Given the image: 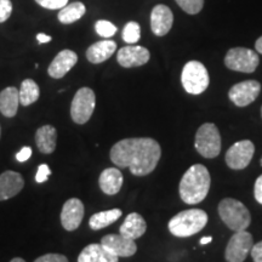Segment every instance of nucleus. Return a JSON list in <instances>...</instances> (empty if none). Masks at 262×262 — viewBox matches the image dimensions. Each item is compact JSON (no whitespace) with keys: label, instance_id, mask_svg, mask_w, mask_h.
Listing matches in <instances>:
<instances>
[{"label":"nucleus","instance_id":"obj_1","mask_svg":"<svg viewBox=\"0 0 262 262\" xmlns=\"http://www.w3.org/2000/svg\"><path fill=\"white\" fill-rule=\"evenodd\" d=\"M110 156L118 168H129L133 175L146 176L158 165L162 148L149 137L124 139L112 147Z\"/></svg>","mask_w":262,"mask_h":262},{"label":"nucleus","instance_id":"obj_2","mask_svg":"<svg viewBox=\"0 0 262 262\" xmlns=\"http://www.w3.org/2000/svg\"><path fill=\"white\" fill-rule=\"evenodd\" d=\"M211 185L209 170L202 164H194L183 173L180 182V196L186 204L194 205L204 201Z\"/></svg>","mask_w":262,"mask_h":262},{"label":"nucleus","instance_id":"obj_3","mask_svg":"<svg viewBox=\"0 0 262 262\" xmlns=\"http://www.w3.org/2000/svg\"><path fill=\"white\" fill-rule=\"evenodd\" d=\"M208 224V214L202 209H188L175 215L169 221L170 233L179 238H187L202 231Z\"/></svg>","mask_w":262,"mask_h":262},{"label":"nucleus","instance_id":"obj_4","mask_svg":"<svg viewBox=\"0 0 262 262\" xmlns=\"http://www.w3.org/2000/svg\"><path fill=\"white\" fill-rule=\"evenodd\" d=\"M219 215L224 224L233 232L245 231L251 224L250 211L243 203L233 198L222 199L219 204Z\"/></svg>","mask_w":262,"mask_h":262},{"label":"nucleus","instance_id":"obj_5","mask_svg":"<svg viewBox=\"0 0 262 262\" xmlns=\"http://www.w3.org/2000/svg\"><path fill=\"white\" fill-rule=\"evenodd\" d=\"M194 147L196 152L206 159L216 158L221 152V135L217 126L205 123L195 134Z\"/></svg>","mask_w":262,"mask_h":262},{"label":"nucleus","instance_id":"obj_6","mask_svg":"<svg viewBox=\"0 0 262 262\" xmlns=\"http://www.w3.org/2000/svg\"><path fill=\"white\" fill-rule=\"evenodd\" d=\"M183 89L191 95H201L208 89L210 78L205 66L199 61H189L185 64L181 74Z\"/></svg>","mask_w":262,"mask_h":262},{"label":"nucleus","instance_id":"obj_7","mask_svg":"<svg viewBox=\"0 0 262 262\" xmlns=\"http://www.w3.org/2000/svg\"><path fill=\"white\" fill-rule=\"evenodd\" d=\"M260 63L256 52L247 48H233L228 50L225 57V64L229 70L243 73H253Z\"/></svg>","mask_w":262,"mask_h":262},{"label":"nucleus","instance_id":"obj_8","mask_svg":"<svg viewBox=\"0 0 262 262\" xmlns=\"http://www.w3.org/2000/svg\"><path fill=\"white\" fill-rule=\"evenodd\" d=\"M96 96L90 88H81L74 95L71 106V116L73 122L77 124H85L89 122L93 116Z\"/></svg>","mask_w":262,"mask_h":262},{"label":"nucleus","instance_id":"obj_9","mask_svg":"<svg viewBox=\"0 0 262 262\" xmlns=\"http://www.w3.org/2000/svg\"><path fill=\"white\" fill-rule=\"evenodd\" d=\"M254 245L253 234L245 231L234 232L229 239L225 250V258L227 262H244L250 254Z\"/></svg>","mask_w":262,"mask_h":262},{"label":"nucleus","instance_id":"obj_10","mask_svg":"<svg viewBox=\"0 0 262 262\" xmlns=\"http://www.w3.org/2000/svg\"><path fill=\"white\" fill-rule=\"evenodd\" d=\"M255 153V146L250 140L235 142L226 153V164L232 170H243L250 164Z\"/></svg>","mask_w":262,"mask_h":262},{"label":"nucleus","instance_id":"obj_11","mask_svg":"<svg viewBox=\"0 0 262 262\" xmlns=\"http://www.w3.org/2000/svg\"><path fill=\"white\" fill-rule=\"evenodd\" d=\"M261 91V84L256 80H245L231 88L229 100L237 107H247L256 100Z\"/></svg>","mask_w":262,"mask_h":262},{"label":"nucleus","instance_id":"obj_12","mask_svg":"<svg viewBox=\"0 0 262 262\" xmlns=\"http://www.w3.org/2000/svg\"><path fill=\"white\" fill-rule=\"evenodd\" d=\"M101 244L118 257H130L136 254L137 245L135 241L124 237L123 234H107L101 241Z\"/></svg>","mask_w":262,"mask_h":262},{"label":"nucleus","instance_id":"obj_13","mask_svg":"<svg viewBox=\"0 0 262 262\" xmlns=\"http://www.w3.org/2000/svg\"><path fill=\"white\" fill-rule=\"evenodd\" d=\"M150 54L146 48L139 47V45H129L124 47L118 51L117 60L124 68L140 67L146 64L149 61Z\"/></svg>","mask_w":262,"mask_h":262},{"label":"nucleus","instance_id":"obj_14","mask_svg":"<svg viewBox=\"0 0 262 262\" xmlns=\"http://www.w3.org/2000/svg\"><path fill=\"white\" fill-rule=\"evenodd\" d=\"M84 217V205L81 201L72 198L64 203L61 211V224L67 231H75Z\"/></svg>","mask_w":262,"mask_h":262},{"label":"nucleus","instance_id":"obj_15","mask_svg":"<svg viewBox=\"0 0 262 262\" xmlns=\"http://www.w3.org/2000/svg\"><path fill=\"white\" fill-rule=\"evenodd\" d=\"M173 24L172 11L166 5L159 4L150 12V29L157 37H164L170 32Z\"/></svg>","mask_w":262,"mask_h":262},{"label":"nucleus","instance_id":"obj_16","mask_svg":"<svg viewBox=\"0 0 262 262\" xmlns=\"http://www.w3.org/2000/svg\"><path fill=\"white\" fill-rule=\"evenodd\" d=\"M78 56L72 50H62L49 66L48 73L54 79H61L77 64Z\"/></svg>","mask_w":262,"mask_h":262},{"label":"nucleus","instance_id":"obj_17","mask_svg":"<svg viewBox=\"0 0 262 262\" xmlns=\"http://www.w3.org/2000/svg\"><path fill=\"white\" fill-rule=\"evenodd\" d=\"M25 186L21 173L5 171L0 175V201L12 198L22 191Z\"/></svg>","mask_w":262,"mask_h":262},{"label":"nucleus","instance_id":"obj_18","mask_svg":"<svg viewBox=\"0 0 262 262\" xmlns=\"http://www.w3.org/2000/svg\"><path fill=\"white\" fill-rule=\"evenodd\" d=\"M146 229L147 224L145 219H143L140 214H137V212H131V214L126 216L123 225L120 226L119 232L120 234L124 235V237L136 241V239L141 238L146 233Z\"/></svg>","mask_w":262,"mask_h":262},{"label":"nucleus","instance_id":"obj_19","mask_svg":"<svg viewBox=\"0 0 262 262\" xmlns=\"http://www.w3.org/2000/svg\"><path fill=\"white\" fill-rule=\"evenodd\" d=\"M123 173L117 168H108L101 172L98 185L107 195H114L120 191L123 186Z\"/></svg>","mask_w":262,"mask_h":262},{"label":"nucleus","instance_id":"obj_20","mask_svg":"<svg viewBox=\"0 0 262 262\" xmlns=\"http://www.w3.org/2000/svg\"><path fill=\"white\" fill-rule=\"evenodd\" d=\"M117 50V42L110 39L95 42L86 50V58L91 63H102L107 61Z\"/></svg>","mask_w":262,"mask_h":262},{"label":"nucleus","instance_id":"obj_21","mask_svg":"<svg viewBox=\"0 0 262 262\" xmlns=\"http://www.w3.org/2000/svg\"><path fill=\"white\" fill-rule=\"evenodd\" d=\"M118 258L102 244H90L79 254L78 262H118Z\"/></svg>","mask_w":262,"mask_h":262},{"label":"nucleus","instance_id":"obj_22","mask_svg":"<svg viewBox=\"0 0 262 262\" xmlns=\"http://www.w3.org/2000/svg\"><path fill=\"white\" fill-rule=\"evenodd\" d=\"M57 133L56 129L51 125H44L39 127L35 134V142L39 150L44 155H50L56 148Z\"/></svg>","mask_w":262,"mask_h":262},{"label":"nucleus","instance_id":"obj_23","mask_svg":"<svg viewBox=\"0 0 262 262\" xmlns=\"http://www.w3.org/2000/svg\"><path fill=\"white\" fill-rule=\"evenodd\" d=\"M18 103L19 95L16 88L9 86L0 93V112L4 117H15L18 110Z\"/></svg>","mask_w":262,"mask_h":262},{"label":"nucleus","instance_id":"obj_24","mask_svg":"<svg viewBox=\"0 0 262 262\" xmlns=\"http://www.w3.org/2000/svg\"><path fill=\"white\" fill-rule=\"evenodd\" d=\"M122 215L123 212L120 209H111V210L97 212L90 217L89 226L94 231H98V229L106 228L110 225L114 224L117 220H119Z\"/></svg>","mask_w":262,"mask_h":262},{"label":"nucleus","instance_id":"obj_25","mask_svg":"<svg viewBox=\"0 0 262 262\" xmlns=\"http://www.w3.org/2000/svg\"><path fill=\"white\" fill-rule=\"evenodd\" d=\"M85 11H86V8L83 3L75 2L70 5L67 4L58 12V21L63 25H71L83 17Z\"/></svg>","mask_w":262,"mask_h":262},{"label":"nucleus","instance_id":"obj_26","mask_svg":"<svg viewBox=\"0 0 262 262\" xmlns=\"http://www.w3.org/2000/svg\"><path fill=\"white\" fill-rule=\"evenodd\" d=\"M19 95V103L22 106H29V104L34 103L39 98L40 90H39L38 84L32 79H26L22 81L21 88L18 91Z\"/></svg>","mask_w":262,"mask_h":262},{"label":"nucleus","instance_id":"obj_27","mask_svg":"<svg viewBox=\"0 0 262 262\" xmlns=\"http://www.w3.org/2000/svg\"><path fill=\"white\" fill-rule=\"evenodd\" d=\"M141 38V27L135 21H130L123 29V40L127 44H136Z\"/></svg>","mask_w":262,"mask_h":262},{"label":"nucleus","instance_id":"obj_28","mask_svg":"<svg viewBox=\"0 0 262 262\" xmlns=\"http://www.w3.org/2000/svg\"><path fill=\"white\" fill-rule=\"evenodd\" d=\"M183 11L189 15H196L202 11L204 0H175Z\"/></svg>","mask_w":262,"mask_h":262},{"label":"nucleus","instance_id":"obj_29","mask_svg":"<svg viewBox=\"0 0 262 262\" xmlns=\"http://www.w3.org/2000/svg\"><path fill=\"white\" fill-rule=\"evenodd\" d=\"M95 29H96L97 34L102 38H111L117 33L116 26L112 22L107 21V19H100V21H97L96 25H95Z\"/></svg>","mask_w":262,"mask_h":262},{"label":"nucleus","instance_id":"obj_30","mask_svg":"<svg viewBox=\"0 0 262 262\" xmlns=\"http://www.w3.org/2000/svg\"><path fill=\"white\" fill-rule=\"evenodd\" d=\"M35 2L48 10H61L68 4V0H35Z\"/></svg>","mask_w":262,"mask_h":262},{"label":"nucleus","instance_id":"obj_31","mask_svg":"<svg viewBox=\"0 0 262 262\" xmlns=\"http://www.w3.org/2000/svg\"><path fill=\"white\" fill-rule=\"evenodd\" d=\"M12 12V4L10 0H0V24L9 19Z\"/></svg>","mask_w":262,"mask_h":262},{"label":"nucleus","instance_id":"obj_32","mask_svg":"<svg viewBox=\"0 0 262 262\" xmlns=\"http://www.w3.org/2000/svg\"><path fill=\"white\" fill-rule=\"evenodd\" d=\"M34 262H68L67 257L61 254H47L38 257Z\"/></svg>","mask_w":262,"mask_h":262},{"label":"nucleus","instance_id":"obj_33","mask_svg":"<svg viewBox=\"0 0 262 262\" xmlns=\"http://www.w3.org/2000/svg\"><path fill=\"white\" fill-rule=\"evenodd\" d=\"M50 173H51V170L47 164H41V165L38 168L37 176H35V181L38 183L45 182L49 179V176H50Z\"/></svg>","mask_w":262,"mask_h":262},{"label":"nucleus","instance_id":"obj_34","mask_svg":"<svg viewBox=\"0 0 262 262\" xmlns=\"http://www.w3.org/2000/svg\"><path fill=\"white\" fill-rule=\"evenodd\" d=\"M250 255L253 257L254 262H262V241L253 245Z\"/></svg>","mask_w":262,"mask_h":262},{"label":"nucleus","instance_id":"obj_35","mask_svg":"<svg viewBox=\"0 0 262 262\" xmlns=\"http://www.w3.org/2000/svg\"><path fill=\"white\" fill-rule=\"evenodd\" d=\"M254 195H255V199H256V202L258 203V204L262 205V175L258 176L256 182H255Z\"/></svg>","mask_w":262,"mask_h":262},{"label":"nucleus","instance_id":"obj_36","mask_svg":"<svg viewBox=\"0 0 262 262\" xmlns=\"http://www.w3.org/2000/svg\"><path fill=\"white\" fill-rule=\"evenodd\" d=\"M32 156V148L31 147H24L16 155V159L18 160L19 163H25L27 162V160L31 158Z\"/></svg>","mask_w":262,"mask_h":262},{"label":"nucleus","instance_id":"obj_37","mask_svg":"<svg viewBox=\"0 0 262 262\" xmlns=\"http://www.w3.org/2000/svg\"><path fill=\"white\" fill-rule=\"evenodd\" d=\"M37 40L39 44H45V42L51 41V37L48 34H44V33H39V34L37 35Z\"/></svg>","mask_w":262,"mask_h":262},{"label":"nucleus","instance_id":"obj_38","mask_svg":"<svg viewBox=\"0 0 262 262\" xmlns=\"http://www.w3.org/2000/svg\"><path fill=\"white\" fill-rule=\"evenodd\" d=\"M255 49H256V51L258 54H262V37H260L255 42Z\"/></svg>","mask_w":262,"mask_h":262},{"label":"nucleus","instance_id":"obj_39","mask_svg":"<svg viewBox=\"0 0 262 262\" xmlns=\"http://www.w3.org/2000/svg\"><path fill=\"white\" fill-rule=\"evenodd\" d=\"M211 242H212V237L211 235H208V237H203L199 243H201V245H206V244L211 243Z\"/></svg>","mask_w":262,"mask_h":262},{"label":"nucleus","instance_id":"obj_40","mask_svg":"<svg viewBox=\"0 0 262 262\" xmlns=\"http://www.w3.org/2000/svg\"><path fill=\"white\" fill-rule=\"evenodd\" d=\"M10 262H26L24 258H21V257H15V258H12L11 261Z\"/></svg>","mask_w":262,"mask_h":262},{"label":"nucleus","instance_id":"obj_41","mask_svg":"<svg viewBox=\"0 0 262 262\" xmlns=\"http://www.w3.org/2000/svg\"><path fill=\"white\" fill-rule=\"evenodd\" d=\"M261 117H262V107H261Z\"/></svg>","mask_w":262,"mask_h":262},{"label":"nucleus","instance_id":"obj_42","mask_svg":"<svg viewBox=\"0 0 262 262\" xmlns=\"http://www.w3.org/2000/svg\"><path fill=\"white\" fill-rule=\"evenodd\" d=\"M0 135H2V129H0Z\"/></svg>","mask_w":262,"mask_h":262}]
</instances>
